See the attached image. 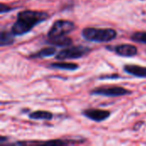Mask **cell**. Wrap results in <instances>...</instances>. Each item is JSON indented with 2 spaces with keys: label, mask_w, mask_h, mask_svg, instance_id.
Instances as JSON below:
<instances>
[{
  "label": "cell",
  "mask_w": 146,
  "mask_h": 146,
  "mask_svg": "<svg viewBox=\"0 0 146 146\" xmlns=\"http://www.w3.org/2000/svg\"><path fill=\"white\" fill-rule=\"evenodd\" d=\"M131 39L133 42L146 44V32H137L131 36Z\"/></svg>",
  "instance_id": "5bb4252c"
},
{
  "label": "cell",
  "mask_w": 146,
  "mask_h": 146,
  "mask_svg": "<svg viewBox=\"0 0 146 146\" xmlns=\"http://www.w3.org/2000/svg\"><path fill=\"white\" fill-rule=\"evenodd\" d=\"M50 15L45 11L22 10L17 14V18L11 27V32L15 36H21L29 33L35 26L45 21Z\"/></svg>",
  "instance_id": "6da1fadb"
},
{
  "label": "cell",
  "mask_w": 146,
  "mask_h": 146,
  "mask_svg": "<svg viewBox=\"0 0 146 146\" xmlns=\"http://www.w3.org/2000/svg\"><path fill=\"white\" fill-rule=\"evenodd\" d=\"M90 51H91V48L87 46H84V45L72 46L58 52L56 55L55 58L59 61L79 59L86 56Z\"/></svg>",
  "instance_id": "3957f363"
},
{
  "label": "cell",
  "mask_w": 146,
  "mask_h": 146,
  "mask_svg": "<svg viewBox=\"0 0 146 146\" xmlns=\"http://www.w3.org/2000/svg\"><path fill=\"white\" fill-rule=\"evenodd\" d=\"M47 43L49 44H52V45H56V46L65 47V46L71 45L72 43H73V40H72V38H70L68 37L60 36V37H56V38H49Z\"/></svg>",
  "instance_id": "9c48e42d"
},
{
  "label": "cell",
  "mask_w": 146,
  "mask_h": 146,
  "mask_svg": "<svg viewBox=\"0 0 146 146\" xmlns=\"http://www.w3.org/2000/svg\"><path fill=\"white\" fill-rule=\"evenodd\" d=\"M91 95L104 97H121L132 94V92L121 86H100L91 91Z\"/></svg>",
  "instance_id": "5b68a950"
},
{
  "label": "cell",
  "mask_w": 146,
  "mask_h": 146,
  "mask_svg": "<svg viewBox=\"0 0 146 146\" xmlns=\"http://www.w3.org/2000/svg\"><path fill=\"white\" fill-rule=\"evenodd\" d=\"M114 51L120 56L123 57H132L138 54V48L130 44H122L115 46Z\"/></svg>",
  "instance_id": "52a82bcc"
},
{
  "label": "cell",
  "mask_w": 146,
  "mask_h": 146,
  "mask_svg": "<svg viewBox=\"0 0 146 146\" xmlns=\"http://www.w3.org/2000/svg\"><path fill=\"white\" fill-rule=\"evenodd\" d=\"M56 48H54V47H46V48H44V49L40 50L37 53L32 55L30 57L31 58H44V57H48V56H54L56 54Z\"/></svg>",
  "instance_id": "4fadbf2b"
},
{
  "label": "cell",
  "mask_w": 146,
  "mask_h": 146,
  "mask_svg": "<svg viewBox=\"0 0 146 146\" xmlns=\"http://www.w3.org/2000/svg\"><path fill=\"white\" fill-rule=\"evenodd\" d=\"M123 70L130 75L138 78H146V67L135 64H126L123 67Z\"/></svg>",
  "instance_id": "ba28073f"
},
{
  "label": "cell",
  "mask_w": 146,
  "mask_h": 146,
  "mask_svg": "<svg viewBox=\"0 0 146 146\" xmlns=\"http://www.w3.org/2000/svg\"><path fill=\"white\" fill-rule=\"evenodd\" d=\"M50 68H57V69H62V70H69V71H74L78 69L80 67L76 63L72 62H53L50 63Z\"/></svg>",
  "instance_id": "8fae6325"
},
{
  "label": "cell",
  "mask_w": 146,
  "mask_h": 146,
  "mask_svg": "<svg viewBox=\"0 0 146 146\" xmlns=\"http://www.w3.org/2000/svg\"><path fill=\"white\" fill-rule=\"evenodd\" d=\"M12 9H13V8H11V7H9V6L4 4L3 3H2L1 5H0V12H1V14H4V13L9 12V11H11Z\"/></svg>",
  "instance_id": "9a60e30c"
},
{
  "label": "cell",
  "mask_w": 146,
  "mask_h": 146,
  "mask_svg": "<svg viewBox=\"0 0 146 146\" xmlns=\"http://www.w3.org/2000/svg\"><path fill=\"white\" fill-rule=\"evenodd\" d=\"M74 28L75 25L73 21L68 20H57L53 23V25L50 28L47 36L49 38L64 36L71 33Z\"/></svg>",
  "instance_id": "277c9868"
},
{
  "label": "cell",
  "mask_w": 146,
  "mask_h": 146,
  "mask_svg": "<svg viewBox=\"0 0 146 146\" xmlns=\"http://www.w3.org/2000/svg\"><path fill=\"white\" fill-rule=\"evenodd\" d=\"M15 34L10 32H5V31H2L1 34H0V45L3 46H7V45H10L15 42Z\"/></svg>",
  "instance_id": "7c38bea8"
},
{
  "label": "cell",
  "mask_w": 146,
  "mask_h": 146,
  "mask_svg": "<svg viewBox=\"0 0 146 146\" xmlns=\"http://www.w3.org/2000/svg\"><path fill=\"white\" fill-rule=\"evenodd\" d=\"M81 35L86 40L91 42L108 43L116 38L117 32L112 28L86 27L82 30Z\"/></svg>",
  "instance_id": "7a4b0ae2"
},
{
  "label": "cell",
  "mask_w": 146,
  "mask_h": 146,
  "mask_svg": "<svg viewBox=\"0 0 146 146\" xmlns=\"http://www.w3.org/2000/svg\"><path fill=\"white\" fill-rule=\"evenodd\" d=\"M28 117L32 120H44V121H50L53 118V114L50 111L44 110H37L32 112L28 115Z\"/></svg>",
  "instance_id": "30bf717a"
},
{
  "label": "cell",
  "mask_w": 146,
  "mask_h": 146,
  "mask_svg": "<svg viewBox=\"0 0 146 146\" xmlns=\"http://www.w3.org/2000/svg\"><path fill=\"white\" fill-rule=\"evenodd\" d=\"M83 115L86 116V118L96 121V122H101L105 120H107L111 113L108 110H98V109H88L85 110L82 112Z\"/></svg>",
  "instance_id": "8992f818"
}]
</instances>
